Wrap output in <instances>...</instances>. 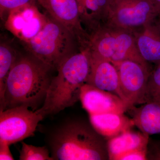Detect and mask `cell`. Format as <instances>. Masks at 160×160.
I'll list each match as a JSON object with an SVG mask.
<instances>
[{
  "instance_id": "8992f818",
  "label": "cell",
  "mask_w": 160,
  "mask_h": 160,
  "mask_svg": "<svg viewBox=\"0 0 160 160\" xmlns=\"http://www.w3.org/2000/svg\"><path fill=\"white\" fill-rule=\"evenodd\" d=\"M158 18L151 0H113L106 25L133 32Z\"/></svg>"
},
{
  "instance_id": "2e32d148",
  "label": "cell",
  "mask_w": 160,
  "mask_h": 160,
  "mask_svg": "<svg viewBox=\"0 0 160 160\" xmlns=\"http://www.w3.org/2000/svg\"><path fill=\"white\" fill-rule=\"evenodd\" d=\"M127 111L140 131L149 136L160 134V101H149Z\"/></svg>"
},
{
  "instance_id": "d4e9b609",
  "label": "cell",
  "mask_w": 160,
  "mask_h": 160,
  "mask_svg": "<svg viewBox=\"0 0 160 160\" xmlns=\"http://www.w3.org/2000/svg\"><path fill=\"white\" fill-rule=\"evenodd\" d=\"M158 14V19H160V0H151Z\"/></svg>"
},
{
  "instance_id": "7a4b0ae2",
  "label": "cell",
  "mask_w": 160,
  "mask_h": 160,
  "mask_svg": "<svg viewBox=\"0 0 160 160\" xmlns=\"http://www.w3.org/2000/svg\"><path fill=\"white\" fill-rule=\"evenodd\" d=\"M47 143L53 160H109L107 140L90 122L66 120L50 132Z\"/></svg>"
},
{
  "instance_id": "277c9868",
  "label": "cell",
  "mask_w": 160,
  "mask_h": 160,
  "mask_svg": "<svg viewBox=\"0 0 160 160\" xmlns=\"http://www.w3.org/2000/svg\"><path fill=\"white\" fill-rule=\"evenodd\" d=\"M46 14L42 29L23 44L28 53L56 70L65 59L82 48L71 31Z\"/></svg>"
},
{
  "instance_id": "5bb4252c",
  "label": "cell",
  "mask_w": 160,
  "mask_h": 160,
  "mask_svg": "<svg viewBox=\"0 0 160 160\" xmlns=\"http://www.w3.org/2000/svg\"><path fill=\"white\" fill-rule=\"evenodd\" d=\"M149 139L148 135L131 129L109 139L107 147L109 160H118L121 156L128 152L147 149Z\"/></svg>"
},
{
  "instance_id": "ac0fdd59",
  "label": "cell",
  "mask_w": 160,
  "mask_h": 160,
  "mask_svg": "<svg viewBox=\"0 0 160 160\" xmlns=\"http://www.w3.org/2000/svg\"><path fill=\"white\" fill-rule=\"evenodd\" d=\"M9 42L1 40L0 44V112L4 109L6 82L11 69L20 55Z\"/></svg>"
},
{
  "instance_id": "52a82bcc",
  "label": "cell",
  "mask_w": 160,
  "mask_h": 160,
  "mask_svg": "<svg viewBox=\"0 0 160 160\" xmlns=\"http://www.w3.org/2000/svg\"><path fill=\"white\" fill-rule=\"evenodd\" d=\"M113 64L118 69L120 89L128 110L146 103L147 85L152 71L149 65L130 60Z\"/></svg>"
},
{
  "instance_id": "4fadbf2b",
  "label": "cell",
  "mask_w": 160,
  "mask_h": 160,
  "mask_svg": "<svg viewBox=\"0 0 160 160\" xmlns=\"http://www.w3.org/2000/svg\"><path fill=\"white\" fill-rule=\"evenodd\" d=\"M113 0H77L83 28L90 35L106 25Z\"/></svg>"
},
{
  "instance_id": "e0dca14e",
  "label": "cell",
  "mask_w": 160,
  "mask_h": 160,
  "mask_svg": "<svg viewBox=\"0 0 160 160\" xmlns=\"http://www.w3.org/2000/svg\"><path fill=\"white\" fill-rule=\"evenodd\" d=\"M140 55L147 63H160V32L155 23L133 32Z\"/></svg>"
},
{
  "instance_id": "cb8c5ba5",
  "label": "cell",
  "mask_w": 160,
  "mask_h": 160,
  "mask_svg": "<svg viewBox=\"0 0 160 160\" xmlns=\"http://www.w3.org/2000/svg\"><path fill=\"white\" fill-rule=\"evenodd\" d=\"M9 144L5 142H0V160L14 159L9 149Z\"/></svg>"
},
{
  "instance_id": "3957f363",
  "label": "cell",
  "mask_w": 160,
  "mask_h": 160,
  "mask_svg": "<svg viewBox=\"0 0 160 160\" xmlns=\"http://www.w3.org/2000/svg\"><path fill=\"white\" fill-rule=\"evenodd\" d=\"M90 70V52L88 47L81 48L59 65L42 106L36 110L43 118L57 114L74 105L80 100L82 86Z\"/></svg>"
},
{
  "instance_id": "9a60e30c",
  "label": "cell",
  "mask_w": 160,
  "mask_h": 160,
  "mask_svg": "<svg viewBox=\"0 0 160 160\" xmlns=\"http://www.w3.org/2000/svg\"><path fill=\"white\" fill-rule=\"evenodd\" d=\"M89 119L93 128L107 140L135 126L132 119L126 116L124 113L89 114Z\"/></svg>"
},
{
  "instance_id": "603a6c76",
  "label": "cell",
  "mask_w": 160,
  "mask_h": 160,
  "mask_svg": "<svg viewBox=\"0 0 160 160\" xmlns=\"http://www.w3.org/2000/svg\"><path fill=\"white\" fill-rule=\"evenodd\" d=\"M147 149H137L128 152L121 156L118 160H147Z\"/></svg>"
},
{
  "instance_id": "7c38bea8",
  "label": "cell",
  "mask_w": 160,
  "mask_h": 160,
  "mask_svg": "<svg viewBox=\"0 0 160 160\" xmlns=\"http://www.w3.org/2000/svg\"><path fill=\"white\" fill-rule=\"evenodd\" d=\"M90 70L86 84L112 92L123 99L118 72L116 66L109 60L90 51Z\"/></svg>"
},
{
  "instance_id": "7402d4cb",
  "label": "cell",
  "mask_w": 160,
  "mask_h": 160,
  "mask_svg": "<svg viewBox=\"0 0 160 160\" xmlns=\"http://www.w3.org/2000/svg\"><path fill=\"white\" fill-rule=\"evenodd\" d=\"M147 160H160V140L149 139L147 146Z\"/></svg>"
},
{
  "instance_id": "9c48e42d",
  "label": "cell",
  "mask_w": 160,
  "mask_h": 160,
  "mask_svg": "<svg viewBox=\"0 0 160 160\" xmlns=\"http://www.w3.org/2000/svg\"><path fill=\"white\" fill-rule=\"evenodd\" d=\"M49 16L71 32L81 47L87 46L89 35L80 18L77 0H37Z\"/></svg>"
},
{
  "instance_id": "44dd1931",
  "label": "cell",
  "mask_w": 160,
  "mask_h": 160,
  "mask_svg": "<svg viewBox=\"0 0 160 160\" xmlns=\"http://www.w3.org/2000/svg\"><path fill=\"white\" fill-rule=\"evenodd\" d=\"M37 2V0H0L1 19L5 21L12 10L29 4H36Z\"/></svg>"
},
{
  "instance_id": "484cf974",
  "label": "cell",
  "mask_w": 160,
  "mask_h": 160,
  "mask_svg": "<svg viewBox=\"0 0 160 160\" xmlns=\"http://www.w3.org/2000/svg\"><path fill=\"white\" fill-rule=\"evenodd\" d=\"M155 24L156 26H157L158 29V30L160 32V19L157 20L155 22Z\"/></svg>"
},
{
  "instance_id": "ffe728a7",
  "label": "cell",
  "mask_w": 160,
  "mask_h": 160,
  "mask_svg": "<svg viewBox=\"0 0 160 160\" xmlns=\"http://www.w3.org/2000/svg\"><path fill=\"white\" fill-rule=\"evenodd\" d=\"M149 75L147 88V102H160V63L155 65Z\"/></svg>"
},
{
  "instance_id": "6da1fadb",
  "label": "cell",
  "mask_w": 160,
  "mask_h": 160,
  "mask_svg": "<svg viewBox=\"0 0 160 160\" xmlns=\"http://www.w3.org/2000/svg\"><path fill=\"white\" fill-rule=\"evenodd\" d=\"M54 69L28 53L21 54L6 82L4 109L25 106L33 111L45 101Z\"/></svg>"
},
{
  "instance_id": "ba28073f",
  "label": "cell",
  "mask_w": 160,
  "mask_h": 160,
  "mask_svg": "<svg viewBox=\"0 0 160 160\" xmlns=\"http://www.w3.org/2000/svg\"><path fill=\"white\" fill-rule=\"evenodd\" d=\"M43 119L37 112L25 106L0 112V142L10 145L34 136L38 124Z\"/></svg>"
},
{
  "instance_id": "8fae6325",
  "label": "cell",
  "mask_w": 160,
  "mask_h": 160,
  "mask_svg": "<svg viewBox=\"0 0 160 160\" xmlns=\"http://www.w3.org/2000/svg\"><path fill=\"white\" fill-rule=\"evenodd\" d=\"M80 100L89 114L124 113L128 111L127 104L118 96L86 83L81 88Z\"/></svg>"
},
{
  "instance_id": "30bf717a",
  "label": "cell",
  "mask_w": 160,
  "mask_h": 160,
  "mask_svg": "<svg viewBox=\"0 0 160 160\" xmlns=\"http://www.w3.org/2000/svg\"><path fill=\"white\" fill-rule=\"evenodd\" d=\"M47 14L36 4H29L12 10L5 20V27L23 43L38 34L46 22Z\"/></svg>"
},
{
  "instance_id": "5b68a950",
  "label": "cell",
  "mask_w": 160,
  "mask_h": 160,
  "mask_svg": "<svg viewBox=\"0 0 160 160\" xmlns=\"http://www.w3.org/2000/svg\"><path fill=\"white\" fill-rule=\"evenodd\" d=\"M87 47L113 64L130 60L149 65L140 55L133 32L129 30L105 25L89 35Z\"/></svg>"
},
{
  "instance_id": "d6986e66",
  "label": "cell",
  "mask_w": 160,
  "mask_h": 160,
  "mask_svg": "<svg viewBox=\"0 0 160 160\" xmlns=\"http://www.w3.org/2000/svg\"><path fill=\"white\" fill-rule=\"evenodd\" d=\"M20 151V160H53L49 149L46 146H36L22 142Z\"/></svg>"
}]
</instances>
